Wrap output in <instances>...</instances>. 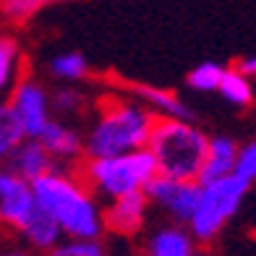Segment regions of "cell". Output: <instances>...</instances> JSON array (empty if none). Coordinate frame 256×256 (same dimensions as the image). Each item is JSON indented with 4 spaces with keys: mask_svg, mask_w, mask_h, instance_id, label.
I'll list each match as a JSON object with an SVG mask.
<instances>
[{
    "mask_svg": "<svg viewBox=\"0 0 256 256\" xmlns=\"http://www.w3.org/2000/svg\"><path fill=\"white\" fill-rule=\"evenodd\" d=\"M0 256H26L24 251H8V254H0Z\"/></svg>",
    "mask_w": 256,
    "mask_h": 256,
    "instance_id": "obj_27",
    "label": "cell"
},
{
    "mask_svg": "<svg viewBox=\"0 0 256 256\" xmlns=\"http://www.w3.org/2000/svg\"><path fill=\"white\" fill-rule=\"evenodd\" d=\"M154 176L157 162L146 146L112 157H89L84 168L89 188H94V194L104 196V199H118V196L134 191H144V186Z\"/></svg>",
    "mask_w": 256,
    "mask_h": 256,
    "instance_id": "obj_5",
    "label": "cell"
},
{
    "mask_svg": "<svg viewBox=\"0 0 256 256\" xmlns=\"http://www.w3.org/2000/svg\"><path fill=\"white\" fill-rule=\"evenodd\" d=\"M157 115L142 100H112L102 104L84 138L86 157H112L149 144Z\"/></svg>",
    "mask_w": 256,
    "mask_h": 256,
    "instance_id": "obj_2",
    "label": "cell"
},
{
    "mask_svg": "<svg viewBox=\"0 0 256 256\" xmlns=\"http://www.w3.org/2000/svg\"><path fill=\"white\" fill-rule=\"evenodd\" d=\"M238 152H240V144L232 136H212L206 146L202 172H199V183L217 180V178H225L230 172H236Z\"/></svg>",
    "mask_w": 256,
    "mask_h": 256,
    "instance_id": "obj_12",
    "label": "cell"
},
{
    "mask_svg": "<svg viewBox=\"0 0 256 256\" xmlns=\"http://www.w3.org/2000/svg\"><path fill=\"white\" fill-rule=\"evenodd\" d=\"M37 204L60 225L66 238H100L104 230V209L94 194L71 172L52 168L50 172L32 180Z\"/></svg>",
    "mask_w": 256,
    "mask_h": 256,
    "instance_id": "obj_1",
    "label": "cell"
},
{
    "mask_svg": "<svg viewBox=\"0 0 256 256\" xmlns=\"http://www.w3.org/2000/svg\"><path fill=\"white\" fill-rule=\"evenodd\" d=\"M8 170H14L16 176H21L24 180H37L40 176L50 172L55 168V160L50 157V152L42 146L40 138H24L14 152H10L8 162H6Z\"/></svg>",
    "mask_w": 256,
    "mask_h": 256,
    "instance_id": "obj_11",
    "label": "cell"
},
{
    "mask_svg": "<svg viewBox=\"0 0 256 256\" xmlns=\"http://www.w3.org/2000/svg\"><path fill=\"white\" fill-rule=\"evenodd\" d=\"M52 256H108L100 238H68L52 248Z\"/></svg>",
    "mask_w": 256,
    "mask_h": 256,
    "instance_id": "obj_21",
    "label": "cell"
},
{
    "mask_svg": "<svg viewBox=\"0 0 256 256\" xmlns=\"http://www.w3.org/2000/svg\"><path fill=\"white\" fill-rule=\"evenodd\" d=\"M8 102L14 108L21 128H24L26 138H37L44 131V126L52 120L50 92L34 78H18V84L8 94Z\"/></svg>",
    "mask_w": 256,
    "mask_h": 256,
    "instance_id": "obj_7",
    "label": "cell"
},
{
    "mask_svg": "<svg viewBox=\"0 0 256 256\" xmlns=\"http://www.w3.org/2000/svg\"><path fill=\"white\" fill-rule=\"evenodd\" d=\"M202 183L199 180H178L168 176H157L144 186V194L152 206H157L160 212H165L172 222L188 225V220L199 202Z\"/></svg>",
    "mask_w": 256,
    "mask_h": 256,
    "instance_id": "obj_6",
    "label": "cell"
},
{
    "mask_svg": "<svg viewBox=\"0 0 256 256\" xmlns=\"http://www.w3.org/2000/svg\"><path fill=\"white\" fill-rule=\"evenodd\" d=\"M50 102H52V110L60 115H78L84 110V94L76 86H58L50 94Z\"/></svg>",
    "mask_w": 256,
    "mask_h": 256,
    "instance_id": "obj_22",
    "label": "cell"
},
{
    "mask_svg": "<svg viewBox=\"0 0 256 256\" xmlns=\"http://www.w3.org/2000/svg\"><path fill=\"white\" fill-rule=\"evenodd\" d=\"M44 3H52V0H3V14L21 21V18L32 16L37 8H42Z\"/></svg>",
    "mask_w": 256,
    "mask_h": 256,
    "instance_id": "obj_24",
    "label": "cell"
},
{
    "mask_svg": "<svg viewBox=\"0 0 256 256\" xmlns=\"http://www.w3.org/2000/svg\"><path fill=\"white\" fill-rule=\"evenodd\" d=\"M217 92L225 102L232 104V108H248L254 102V78L243 76L238 68H225Z\"/></svg>",
    "mask_w": 256,
    "mask_h": 256,
    "instance_id": "obj_17",
    "label": "cell"
},
{
    "mask_svg": "<svg viewBox=\"0 0 256 256\" xmlns=\"http://www.w3.org/2000/svg\"><path fill=\"white\" fill-rule=\"evenodd\" d=\"M222 74H225V68L214 63V60H206V63H199L194 68V71L188 74V86L194 92H202V94H209V92H217L220 86V81H222Z\"/></svg>",
    "mask_w": 256,
    "mask_h": 256,
    "instance_id": "obj_20",
    "label": "cell"
},
{
    "mask_svg": "<svg viewBox=\"0 0 256 256\" xmlns=\"http://www.w3.org/2000/svg\"><path fill=\"white\" fill-rule=\"evenodd\" d=\"M21 236H24L34 248H42V251H52L58 243L63 240V230L60 225L55 222V220L44 212L42 206H37V212L32 214V220L24 225L21 230Z\"/></svg>",
    "mask_w": 256,
    "mask_h": 256,
    "instance_id": "obj_15",
    "label": "cell"
},
{
    "mask_svg": "<svg viewBox=\"0 0 256 256\" xmlns=\"http://www.w3.org/2000/svg\"><path fill=\"white\" fill-rule=\"evenodd\" d=\"M134 92H136V100H142L157 118L194 120V110L176 94V92L160 89V86H136Z\"/></svg>",
    "mask_w": 256,
    "mask_h": 256,
    "instance_id": "obj_14",
    "label": "cell"
},
{
    "mask_svg": "<svg viewBox=\"0 0 256 256\" xmlns=\"http://www.w3.org/2000/svg\"><path fill=\"white\" fill-rule=\"evenodd\" d=\"M196 238L186 225H162L146 238L144 256H194Z\"/></svg>",
    "mask_w": 256,
    "mask_h": 256,
    "instance_id": "obj_13",
    "label": "cell"
},
{
    "mask_svg": "<svg viewBox=\"0 0 256 256\" xmlns=\"http://www.w3.org/2000/svg\"><path fill=\"white\" fill-rule=\"evenodd\" d=\"M24 128H21L14 108L8 100H0V168H6L10 152L24 142Z\"/></svg>",
    "mask_w": 256,
    "mask_h": 256,
    "instance_id": "obj_18",
    "label": "cell"
},
{
    "mask_svg": "<svg viewBox=\"0 0 256 256\" xmlns=\"http://www.w3.org/2000/svg\"><path fill=\"white\" fill-rule=\"evenodd\" d=\"M37 138L50 152L55 165L58 162H74V160H78L81 154H84V138H81V134L74 126H68L66 120L52 118Z\"/></svg>",
    "mask_w": 256,
    "mask_h": 256,
    "instance_id": "obj_10",
    "label": "cell"
},
{
    "mask_svg": "<svg viewBox=\"0 0 256 256\" xmlns=\"http://www.w3.org/2000/svg\"><path fill=\"white\" fill-rule=\"evenodd\" d=\"M248 191H251V180H246L238 172L202 183L199 202H196V209L188 220V225H186L191 230V236L196 238V243L214 240L230 220L240 212Z\"/></svg>",
    "mask_w": 256,
    "mask_h": 256,
    "instance_id": "obj_4",
    "label": "cell"
},
{
    "mask_svg": "<svg viewBox=\"0 0 256 256\" xmlns=\"http://www.w3.org/2000/svg\"><path fill=\"white\" fill-rule=\"evenodd\" d=\"M21 78V48L16 40L0 37V100L14 92Z\"/></svg>",
    "mask_w": 256,
    "mask_h": 256,
    "instance_id": "obj_16",
    "label": "cell"
},
{
    "mask_svg": "<svg viewBox=\"0 0 256 256\" xmlns=\"http://www.w3.org/2000/svg\"><path fill=\"white\" fill-rule=\"evenodd\" d=\"M149 212V199L144 191H134L110 199V206L104 209V230L115 236H136L146 222Z\"/></svg>",
    "mask_w": 256,
    "mask_h": 256,
    "instance_id": "obj_9",
    "label": "cell"
},
{
    "mask_svg": "<svg viewBox=\"0 0 256 256\" xmlns=\"http://www.w3.org/2000/svg\"><path fill=\"white\" fill-rule=\"evenodd\" d=\"M37 206L40 204L32 183L16 176L14 170L0 168V222L21 232L32 214L37 212Z\"/></svg>",
    "mask_w": 256,
    "mask_h": 256,
    "instance_id": "obj_8",
    "label": "cell"
},
{
    "mask_svg": "<svg viewBox=\"0 0 256 256\" xmlns=\"http://www.w3.org/2000/svg\"><path fill=\"white\" fill-rule=\"evenodd\" d=\"M194 256H214V254H209V251H204V248H196Z\"/></svg>",
    "mask_w": 256,
    "mask_h": 256,
    "instance_id": "obj_26",
    "label": "cell"
},
{
    "mask_svg": "<svg viewBox=\"0 0 256 256\" xmlns=\"http://www.w3.org/2000/svg\"><path fill=\"white\" fill-rule=\"evenodd\" d=\"M236 172L243 176L246 180L256 183V136L251 142L240 144V152H238V165H236Z\"/></svg>",
    "mask_w": 256,
    "mask_h": 256,
    "instance_id": "obj_23",
    "label": "cell"
},
{
    "mask_svg": "<svg viewBox=\"0 0 256 256\" xmlns=\"http://www.w3.org/2000/svg\"><path fill=\"white\" fill-rule=\"evenodd\" d=\"M209 136L194 120L157 118L146 149L157 162V172L178 180H199Z\"/></svg>",
    "mask_w": 256,
    "mask_h": 256,
    "instance_id": "obj_3",
    "label": "cell"
},
{
    "mask_svg": "<svg viewBox=\"0 0 256 256\" xmlns=\"http://www.w3.org/2000/svg\"><path fill=\"white\" fill-rule=\"evenodd\" d=\"M236 68L243 74V76H248V78H256V55H246V58H240V60L236 63Z\"/></svg>",
    "mask_w": 256,
    "mask_h": 256,
    "instance_id": "obj_25",
    "label": "cell"
},
{
    "mask_svg": "<svg viewBox=\"0 0 256 256\" xmlns=\"http://www.w3.org/2000/svg\"><path fill=\"white\" fill-rule=\"evenodd\" d=\"M50 74L58 81H81L89 74V63L81 52H60L52 58Z\"/></svg>",
    "mask_w": 256,
    "mask_h": 256,
    "instance_id": "obj_19",
    "label": "cell"
}]
</instances>
